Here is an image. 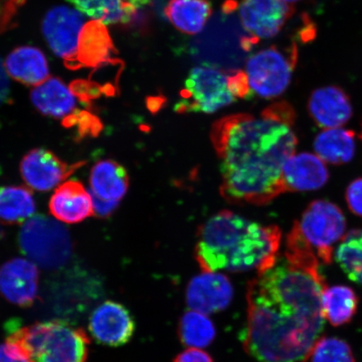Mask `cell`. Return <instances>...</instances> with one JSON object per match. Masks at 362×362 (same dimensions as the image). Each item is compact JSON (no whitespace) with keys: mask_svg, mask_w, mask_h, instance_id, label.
<instances>
[{"mask_svg":"<svg viewBox=\"0 0 362 362\" xmlns=\"http://www.w3.org/2000/svg\"><path fill=\"white\" fill-rule=\"evenodd\" d=\"M164 13L180 33L197 35L209 20L212 8L207 0H170Z\"/></svg>","mask_w":362,"mask_h":362,"instance_id":"22","label":"cell"},{"mask_svg":"<svg viewBox=\"0 0 362 362\" xmlns=\"http://www.w3.org/2000/svg\"><path fill=\"white\" fill-rule=\"evenodd\" d=\"M248 284L243 346L257 362H304L322 332L327 288L318 257L300 235Z\"/></svg>","mask_w":362,"mask_h":362,"instance_id":"1","label":"cell"},{"mask_svg":"<svg viewBox=\"0 0 362 362\" xmlns=\"http://www.w3.org/2000/svg\"><path fill=\"white\" fill-rule=\"evenodd\" d=\"M19 244L30 261L48 270L62 268L74 252L71 235L66 226L45 215L33 216L23 225Z\"/></svg>","mask_w":362,"mask_h":362,"instance_id":"5","label":"cell"},{"mask_svg":"<svg viewBox=\"0 0 362 362\" xmlns=\"http://www.w3.org/2000/svg\"><path fill=\"white\" fill-rule=\"evenodd\" d=\"M297 61L294 43L286 48L273 45L249 57L246 74L252 93L266 99L280 96L291 83Z\"/></svg>","mask_w":362,"mask_h":362,"instance_id":"7","label":"cell"},{"mask_svg":"<svg viewBox=\"0 0 362 362\" xmlns=\"http://www.w3.org/2000/svg\"><path fill=\"white\" fill-rule=\"evenodd\" d=\"M49 209L57 220L68 224L79 223L94 216L92 197L76 180L59 185L49 200Z\"/></svg>","mask_w":362,"mask_h":362,"instance_id":"17","label":"cell"},{"mask_svg":"<svg viewBox=\"0 0 362 362\" xmlns=\"http://www.w3.org/2000/svg\"><path fill=\"white\" fill-rule=\"evenodd\" d=\"M113 51L115 47L105 25L93 20L84 25L76 55L78 66L98 67L110 60Z\"/></svg>","mask_w":362,"mask_h":362,"instance_id":"21","label":"cell"},{"mask_svg":"<svg viewBox=\"0 0 362 362\" xmlns=\"http://www.w3.org/2000/svg\"><path fill=\"white\" fill-rule=\"evenodd\" d=\"M62 125L76 133V140L96 138L101 134L103 125L100 119L87 111L76 110L63 119Z\"/></svg>","mask_w":362,"mask_h":362,"instance_id":"30","label":"cell"},{"mask_svg":"<svg viewBox=\"0 0 362 362\" xmlns=\"http://www.w3.org/2000/svg\"><path fill=\"white\" fill-rule=\"evenodd\" d=\"M88 327L95 341L104 346L117 347L125 345L133 337L135 323L125 306L107 300L93 310Z\"/></svg>","mask_w":362,"mask_h":362,"instance_id":"12","label":"cell"},{"mask_svg":"<svg viewBox=\"0 0 362 362\" xmlns=\"http://www.w3.org/2000/svg\"><path fill=\"white\" fill-rule=\"evenodd\" d=\"M293 13V6L284 0H243L239 6L243 28L257 40L274 37Z\"/></svg>","mask_w":362,"mask_h":362,"instance_id":"11","label":"cell"},{"mask_svg":"<svg viewBox=\"0 0 362 362\" xmlns=\"http://www.w3.org/2000/svg\"><path fill=\"white\" fill-rule=\"evenodd\" d=\"M315 151L324 162L343 165L355 156V134L342 129H324L315 138Z\"/></svg>","mask_w":362,"mask_h":362,"instance_id":"23","label":"cell"},{"mask_svg":"<svg viewBox=\"0 0 362 362\" xmlns=\"http://www.w3.org/2000/svg\"><path fill=\"white\" fill-rule=\"evenodd\" d=\"M89 193L92 197L94 216L99 218H107L111 216L119 206L120 202L103 200L90 189Z\"/></svg>","mask_w":362,"mask_h":362,"instance_id":"35","label":"cell"},{"mask_svg":"<svg viewBox=\"0 0 362 362\" xmlns=\"http://www.w3.org/2000/svg\"><path fill=\"white\" fill-rule=\"evenodd\" d=\"M35 202L28 188L18 185L0 187V223L16 225L30 219Z\"/></svg>","mask_w":362,"mask_h":362,"instance_id":"24","label":"cell"},{"mask_svg":"<svg viewBox=\"0 0 362 362\" xmlns=\"http://www.w3.org/2000/svg\"><path fill=\"white\" fill-rule=\"evenodd\" d=\"M83 165V162L68 165L49 149L38 148L31 149L22 158L20 170L29 187L37 192H48Z\"/></svg>","mask_w":362,"mask_h":362,"instance_id":"10","label":"cell"},{"mask_svg":"<svg viewBox=\"0 0 362 362\" xmlns=\"http://www.w3.org/2000/svg\"><path fill=\"white\" fill-rule=\"evenodd\" d=\"M38 266L30 259L16 257L0 266V294L21 308L34 305L38 297Z\"/></svg>","mask_w":362,"mask_h":362,"instance_id":"13","label":"cell"},{"mask_svg":"<svg viewBox=\"0 0 362 362\" xmlns=\"http://www.w3.org/2000/svg\"><path fill=\"white\" fill-rule=\"evenodd\" d=\"M310 356L311 362H356L351 346L336 337L320 338Z\"/></svg>","mask_w":362,"mask_h":362,"instance_id":"29","label":"cell"},{"mask_svg":"<svg viewBox=\"0 0 362 362\" xmlns=\"http://www.w3.org/2000/svg\"><path fill=\"white\" fill-rule=\"evenodd\" d=\"M238 4L236 0H226L223 6V11L225 13H232L237 10Z\"/></svg>","mask_w":362,"mask_h":362,"instance_id":"38","label":"cell"},{"mask_svg":"<svg viewBox=\"0 0 362 362\" xmlns=\"http://www.w3.org/2000/svg\"><path fill=\"white\" fill-rule=\"evenodd\" d=\"M329 171L316 155L301 153L289 158L283 168L285 192L315 191L327 183Z\"/></svg>","mask_w":362,"mask_h":362,"instance_id":"16","label":"cell"},{"mask_svg":"<svg viewBox=\"0 0 362 362\" xmlns=\"http://www.w3.org/2000/svg\"><path fill=\"white\" fill-rule=\"evenodd\" d=\"M153 0H127V2L132 4L136 8H141L151 4Z\"/></svg>","mask_w":362,"mask_h":362,"instance_id":"39","label":"cell"},{"mask_svg":"<svg viewBox=\"0 0 362 362\" xmlns=\"http://www.w3.org/2000/svg\"><path fill=\"white\" fill-rule=\"evenodd\" d=\"M361 139H362V133H361Z\"/></svg>","mask_w":362,"mask_h":362,"instance_id":"42","label":"cell"},{"mask_svg":"<svg viewBox=\"0 0 362 362\" xmlns=\"http://www.w3.org/2000/svg\"><path fill=\"white\" fill-rule=\"evenodd\" d=\"M323 314L334 327L349 323L356 313L358 298L356 293L346 285L325 288L322 298Z\"/></svg>","mask_w":362,"mask_h":362,"instance_id":"25","label":"cell"},{"mask_svg":"<svg viewBox=\"0 0 362 362\" xmlns=\"http://www.w3.org/2000/svg\"><path fill=\"white\" fill-rule=\"evenodd\" d=\"M179 334L185 346L201 349L214 341L216 329L207 315L189 310L181 318Z\"/></svg>","mask_w":362,"mask_h":362,"instance_id":"27","label":"cell"},{"mask_svg":"<svg viewBox=\"0 0 362 362\" xmlns=\"http://www.w3.org/2000/svg\"><path fill=\"white\" fill-rule=\"evenodd\" d=\"M90 191L103 200L120 202L129 187V177L124 167L112 160L96 163L90 172Z\"/></svg>","mask_w":362,"mask_h":362,"instance_id":"19","label":"cell"},{"mask_svg":"<svg viewBox=\"0 0 362 362\" xmlns=\"http://www.w3.org/2000/svg\"><path fill=\"white\" fill-rule=\"evenodd\" d=\"M298 224L318 259L325 264H332L334 244L346 236V223L342 211L332 202L315 201L307 207Z\"/></svg>","mask_w":362,"mask_h":362,"instance_id":"8","label":"cell"},{"mask_svg":"<svg viewBox=\"0 0 362 362\" xmlns=\"http://www.w3.org/2000/svg\"><path fill=\"white\" fill-rule=\"evenodd\" d=\"M30 100L40 113L55 119H64L76 107L75 95L60 79L52 78L31 90Z\"/></svg>","mask_w":362,"mask_h":362,"instance_id":"18","label":"cell"},{"mask_svg":"<svg viewBox=\"0 0 362 362\" xmlns=\"http://www.w3.org/2000/svg\"><path fill=\"white\" fill-rule=\"evenodd\" d=\"M296 112L287 102L259 117L238 113L215 122L211 140L220 160L221 194L230 203L264 206L286 193L285 163L294 155Z\"/></svg>","mask_w":362,"mask_h":362,"instance_id":"2","label":"cell"},{"mask_svg":"<svg viewBox=\"0 0 362 362\" xmlns=\"http://www.w3.org/2000/svg\"><path fill=\"white\" fill-rule=\"evenodd\" d=\"M308 108L316 124L324 129L341 128L352 116L349 97L341 88L333 86L315 90Z\"/></svg>","mask_w":362,"mask_h":362,"instance_id":"15","label":"cell"},{"mask_svg":"<svg viewBox=\"0 0 362 362\" xmlns=\"http://www.w3.org/2000/svg\"><path fill=\"white\" fill-rule=\"evenodd\" d=\"M336 259L348 278L362 284V230H352L344 237Z\"/></svg>","mask_w":362,"mask_h":362,"instance_id":"28","label":"cell"},{"mask_svg":"<svg viewBox=\"0 0 362 362\" xmlns=\"http://www.w3.org/2000/svg\"><path fill=\"white\" fill-rule=\"evenodd\" d=\"M174 362H214L211 357L206 351L198 348H189L180 353Z\"/></svg>","mask_w":362,"mask_h":362,"instance_id":"36","label":"cell"},{"mask_svg":"<svg viewBox=\"0 0 362 362\" xmlns=\"http://www.w3.org/2000/svg\"><path fill=\"white\" fill-rule=\"evenodd\" d=\"M6 71L0 58V107L7 102L11 93V84Z\"/></svg>","mask_w":362,"mask_h":362,"instance_id":"37","label":"cell"},{"mask_svg":"<svg viewBox=\"0 0 362 362\" xmlns=\"http://www.w3.org/2000/svg\"><path fill=\"white\" fill-rule=\"evenodd\" d=\"M31 362H87L90 339L83 329L61 320L11 327Z\"/></svg>","mask_w":362,"mask_h":362,"instance_id":"4","label":"cell"},{"mask_svg":"<svg viewBox=\"0 0 362 362\" xmlns=\"http://www.w3.org/2000/svg\"><path fill=\"white\" fill-rule=\"evenodd\" d=\"M72 93L79 98L81 101L88 103L100 97L102 88L95 83L86 81H76L72 83L70 88Z\"/></svg>","mask_w":362,"mask_h":362,"instance_id":"33","label":"cell"},{"mask_svg":"<svg viewBox=\"0 0 362 362\" xmlns=\"http://www.w3.org/2000/svg\"><path fill=\"white\" fill-rule=\"evenodd\" d=\"M226 71H228V85L230 93L237 99L251 98L253 93L249 85L246 72L237 69Z\"/></svg>","mask_w":362,"mask_h":362,"instance_id":"31","label":"cell"},{"mask_svg":"<svg viewBox=\"0 0 362 362\" xmlns=\"http://www.w3.org/2000/svg\"><path fill=\"white\" fill-rule=\"evenodd\" d=\"M281 238L277 226H264L223 211L199 228L194 253L206 273L257 269L260 274L277 260Z\"/></svg>","mask_w":362,"mask_h":362,"instance_id":"3","label":"cell"},{"mask_svg":"<svg viewBox=\"0 0 362 362\" xmlns=\"http://www.w3.org/2000/svg\"><path fill=\"white\" fill-rule=\"evenodd\" d=\"M175 105L177 113L202 112L211 115L238 99L230 93L228 71L211 66L193 68Z\"/></svg>","mask_w":362,"mask_h":362,"instance_id":"6","label":"cell"},{"mask_svg":"<svg viewBox=\"0 0 362 362\" xmlns=\"http://www.w3.org/2000/svg\"><path fill=\"white\" fill-rule=\"evenodd\" d=\"M0 362H31L19 342L8 336L6 341L0 343Z\"/></svg>","mask_w":362,"mask_h":362,"instance_id":"32","label":"cell"},{"mask_svg":"<svg viewBox=\"0 0 362 362\" xmlns=\"http://www.w3.org/2000/svg\"><path fill=\"white\" fill-rule=\"evenodd\" d=\"M346 198L353 214L362 216V178L352 181L347 188Z\"/></svg>","mask_w":362,"mask_h":362,"instance_id":"34","label":"cell"},{"mask_svg":"<svg viewBox=\"0 0 362 362\" xmlns=\"http://www.w3.org/2000/svg\"><path fill=\"white\" fill-rule=\"evenodd\" d=\"M0 174H1V169H0Z\"/></svg>","mask_w":362,"mask_h":362,"instance_id":"41","label":"cell"},{"mask_svg":"<svg viewBox=\"0 0 362 362\" xmlns=\"http://www.w3.org/2000/svg\"><path fill=\"white\" fill-rule=\"evenodd\" d=\"M233 296V285L228 277L219 272H203L189 283L187 300L192 310L210 315L225 310Z\"/></svg>","mask_w":362,"mask_h":362,"instance_id":"14","label":"cell"},{"mask_svg":"<svg viewBox=\"0 0 362 362\" xmlns=\"http://www.w3.org/2000/svg\"><path fill=\"white\" fill-rule=\"evenodd\" d=\"M6 68L12 78L23 84L36 87L49 79L47 58L35 47H23L13 49L6 58Z\"/></svg>","mask_w":362,"mask_h":362,"instance_id":"20","label":"cell"},{"mask_svg":"<svg viewBox=\"0 0 362 362\" xmlns=\"http://www.w3.org/2000/svg\"><path fill=\"white\" fill-rule=\"evenodd\" d=\"M84 25V17L78 10L64 6L52 8L44 17L42 33L49 48L69 67H78L76 55Z\"/></svg>","mask_w":362,"mask_h":362,"instance_id":"9","label":"cell"},{"mask_svg":"<svg viewBox=\"0 0 362 362\" xmlns=\"http://www.w3.org/2000/svg\"><path fill=\"white\" fill-rule=\"evenodd\" d=\"M284 1L287 2V3H294V2L300 1V0H284Z\"/></svg>","mask_w":362,"mask_h":362,"instance_id":"40","label":"cell"},{"mask_svg":"<svg viewBox=\"0 0 362 362\" xmlns=\"http://www.w3.org/2000/svg\"><path fill=\"white\" fill-rule=\"evenodd\" d=\"M79 12L103 25L132 21L136 8L123 0H68Z\"/></svg>","mask_w":362,"mask_h":362,"instance_id":"26","label":"cell"}]
</instances>
